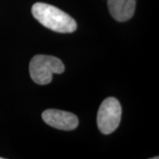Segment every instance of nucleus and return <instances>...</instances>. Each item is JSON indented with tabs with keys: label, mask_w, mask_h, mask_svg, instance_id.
<instances>
[{
	"label": "nucleus",
	"mask_w": 159,
	"mask_h": 159,
	"mask_svg": "<svg viewBox=\"0 0 159 159\" xmlns=\"http://www.w3.org/2000/svg\"><path fill=\"white\" fill-rule=\"evenodd\" d=\"M32 14L43 26L57 33H73L77 29V23L66 12L56 6L45 3H35L32 6Z\"/></svg>",
	"instance_id": "obj_1"
},
{
	"label": "nucleus",
	"mask_w": 159,
	"mask_h": 159,
	"mask_svg": "<svg viewBox=\"0 0 159 159\" xmlns=\"http://www.w3.org/2000/svg\"><path fill=\"white\" fill-rule=\"evenodd\" d=\"M65 66L56 57L48 55H36L29 64V74L33 81L38 85L51 83L54 74H63Z\"/></svg>",
	"instance_id": "obj_2"
},
{
	"label": "nucleus",
	"mask_w": 159,
	"mask_h": 159,
	"mask_svg": "<svg viewBox=\"0 0 159 159\" xmlns=\"http://www.w3.org/2000/svg\"><path fill=\"white\" fill-rule=\"evenodd\" d=\"M122 115L120 102L115 97H108L101 103L97 112V126L103 134H110L119 127Z\"/></svg>",
	"instance_id": "obj_3"
},
{
	"label": "nucleus",
	"mask_w": 159,
	"mask_h": 159,
	"mask_svg": "<svg viewBox=\"0 0 159 159\" xmlns=\"http://www.w3.org/2000/svg\"><path fill=\"white\" fill-rule=\"evenodd\" d=\"M42 119L47 125L59 130H74L79 125V119L72 112L49 109L42 113Z\"/></svg>",
	"instance_id": "obj_4"
},
{
	"label": "nucleus",
	"mask_w": 159,
	"mask_h": 159,
	"mask_svg": "<svg viewBox=\"0 0 159 159\" xmlns=\"http://www.w3.org/2000/svg\"><path fill=\"white\" fill-rule=\"evenodd\" d=\"M109 11L117 21L124 22L134 16L136 0H107Z\"/></svg>",
	"instance_id": "obj_5"
},
{
	"label": "nucleus",
	"mask_w": 159,
	"mask_h": 159,
	"mask_svg": "<svg viewBox=\"0 0 159 159\" xmlns=\"http://www.w3.org/2000/svg\"><path fill=\"white\" fill-rule=\"evenodd\" d=\"M0 159H3V157H0Z\"/></svg>",
	"instance_id": "obj_6"
}]
</instances>
